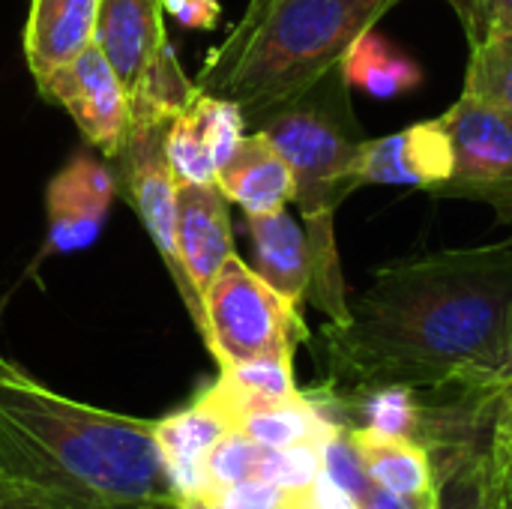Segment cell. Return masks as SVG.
<instances>
[{
    "instance_id": "cell-1",
    "label": "cell",
    "mask_w": 512,
    "mask_h": 509,
    "mask_svg": "<svg viewBox=\"0 0 512 509\" xmlns=\"http://www.w3.org/2000/svg\"><path fill=\"white\" fill-rule=\"evenodd\" d=\"M333 384L492 390L512 372V240L378 267L324 327Z\"/></svg>"
},
{
    "instance_id": "cell-2",
    "label": "cell",
    "mask_w": 512,
    "mask_h": 509,
    "mask_svg": "<svg viewBox=\"0 0 512 509\" xmlns=\"http://www.w3.org/2000/svg\"><path fill=\"white\" fill-rule=\"evenodd\" d=\"M0 483L54 509L174 504L156 420L69 399L3 351Z\"/></svg>"
},
{
    "instance_id": "cell-3",
    "label": "cell",
    "mask_w": 512,
    "mask_h": 509,
    "mask_svg": "<svg viewBox=\"0 0 512 509\" xmlns=\"http://www.w3.org/2000/svg\"><path fill=\"white\" fill-rule=\"evenodd\" d=\"M402 0H267L246 9L195 87L231 99L246 123L312 87Z\"/></svg>"
},
{
    "instance_id": "cell-4",
    "label": "cell",
    "mask_w": 512,
    "mask_h": 509,
    "mask_svg": "<svg viewBox=\"0 0 512 509\" xmlns=\"http://www.w3.org/2000/svg\"><path fill=\"white\" fill-rule=\"evenodd\" d=\"M249 123L279 147L294 174V204L312 249V285L306 300L318 306L330 324H345L348 297L333 219L339 204L360 189L357 162L366 144L351 105L345 66L336 63L312 87L261 111Z\"/></svg>"
},
{
    "instance_id": "cell-5",
    "label": "cell",
    "mask_w": 512,
    "mask_h": 509,
    "mask_svg": "<svg viewBox=\"0 0 512 509\" xmlns=\"http://www.w3.org/2000/svg\"><path fill=\"white\" fill-rule=\"evenodd\" d=\"M201 339L219 369L294 357V345L306 342L303 315H297L240 255H231L201 297Z\"/></svg>"
},
{
    "instance_id": "cell-6",
    "label": "cell",
    "mask_w": 512,
    "mask_h": 509,
    "mask_svg": "<svg viewBox=\"0 0 512 509\" xmlns=\"http://www.w3.org/2000/svg\"><path fill=\"white\" fill-rule=\"evenodd\" d=\"M168 117L138 111L132 114V129L123 144V150L111 159L117 183L123 198L138 213L141 225L147 228L165 270L171 273V282L195 324L201 327V300L195 288L189 285V276L180 264L177 249V177L171 171L168 153H165V132Z\"/></svg>"
},
{
    "instance_id": "cell-7",
    "label": "cell",
    "mask_w": 512,
    "mask_h": 509,
    "mask_svg": "<svg viewBox=\"0 0 512 509\" xmlns=\"http://www.w3.org/2000/svg\"><path fill=\"white\" fill-rule=\"evenodd\" d=\"M438 120L453 147V174L435 195L483 201L512 225V111L462 93Z\"/></svg>"
},
{
    "instance_id": "cell-8",
    "label": "cell",
    "mask_w": 512,
    "mask_h": 509,
    "mask_svg": "<svg viewBox=\"0 0 512 509\" xmlns=\"http://www.w3.org/2000/svg\"><path fill=\"white\" fill-rule=\"evenodd\" d=\"M39 93L57 102L75 120L84 141L108 162L123 150L132 129V99L96 42L54 69L39 84Z\"/></svg>"
},
{
    "instance_id": "cell-9",
    "label": "cell",
    "mask_w": 512,
    "mask_h": 509,
    "mask_svg": "<svg viewBox=\"0 0 512 509\" xmlns=\"http://www.w3.org/2000/svg\"><path fill=\"white\" fill-rule=\"evenodd\" d=\"M120 192L111 162L93 153H75L45 186V255L81 252L105 228Z\"/></svg>"
},
{
    "instance_id": "cell-10",
    "label": "cell",
    "mask_w": 512,
    "mask_h": 509,
    "mask_svg": "<svg viewBox=\"0 0 512 509\" xmlns=\"http://www.w3.org/2000/svg\"><path fill=\"white\" fill-rule=\"evenodd\" d=\"M237 423L219 396L204 387L189 405L156 420V444L168 480L174 486V504L186 507L198 498L204 480V462L213 447L234 432Z\"/></svg>"
},
{
    "instance_id": "cell-11",
    "label": "cell",
    "mask_w": 512,
    "mask_h": 509,
    "mask_svg": "<svg viewBox=\"0 0 512 509\" xmlns=\"http://www.w3.org/2000/svg\"><path fill=\"white\" fill-rule=\"evenodd\" d=\"M93 42L102 48L132 99L171 51L165 0H102Z\"/></svg>"
},
{
    "instance_id": "cell-12",
    "label": "cell",
    "mask_w": 512,
    "mask_h": 509,
    "mask_svg": "<svg viewBox=\"0 0 512 509\" xmlns=\"http://www.w3.org/2000/svg\"><path fill=\"white\" fill-rule=\"evenodd\" d=\"M453 174V147L441 120L414 123L396 135L375 138L363 144L357 162L360 186H417L435 195Z\"/></svg>"
},
{
    "instance_id": "cell-13",
    "label": "cell",
    "mask_w": 512,
    "mask_h": 509,
    "mask_svg": "<svg viewBox=\"0 0 512 509\" xmlns=\"http://www.w3.org/2000/svg\"><path fill=\"white\" fill-rule=\"evenodd\" d=\"M177 249L189 285L201 300L225 261L237 255L231 201L219 183H177Z\"/></svg>"
},
{
    "instance_id": "cell-14",
    "label": "cell",
    "mask_w": 512,
    "mask_h": 509,
    "mask_svg": "<svg viewBox=\"0 0 512 509\" xmlns=\"http://www.w3.org/2000/svg\"><path fill=\"white\" fill-rule=\"evenodd\" d=\"M348 441L369 486L399 498H420L438 489L435 456L423 441L372 426H351Z\"/></svg>"
},
{
    "instance_id": "cell-15",
    "label": "cell",
    "mask_w": 512,
    "mask_h": 509,
    "mask_svg": "<svg viewBox=\"0 0 512 509\" xmlns=\"http://www.w3.org/2000/svg\"><path fill=\"white\" fill-rule=\"evenodd\" d=\"M216 183L246 216H267L294 201V174L279 147L264 132H246L231 159L216 171Z\"/></svg>"
},
{
    "instance_id": "cell-16",
    "label": "cell",
    "mask_w": 512,
    "mask_h": 509,
    "mask_svg": "<svg viewBox=\"0 0 512 509\" xmlns=\"http://www.w3.org/2000/svg\"><path fill=\"white\" fill-rule=\"evenodd\" d=\"M99 3L102 0H30L24 57L36 84L93 45Z\"/></svg>"
},
{
    "instance_id": "cell-17",
    "label": "cell",
    "mask_w": 512,
    "mask_h": 509,
    "mask_svg": "<svg viewBox=\"0 0 512 509\" xmlns=\"http://www.w3.org/2000/svg\"><path fill=\"white\" fill-rule=\"evenodd\" d=\"M246 231L255 246V273L300 315L312 285V249L303 222L279 210L246 216Z\"/></svg>"
},
{
    "instance_id": "cell-18",
    "label": "cell",
    "mask_w": 512,
    "mask_h": 509,
    "mask_svg": "<svg viewBox=\"0 0 512 509\" xmlns=\"http://www.w3.org/2000/svg\"><path fill=\"white\" fill-rule=\"evenodd\" d=\"M237 429L270 450L327 447L345 426L327 414V402L300 393L297 399L243 411Z\"/></svg>"
},
{
    "instance_id": "cell-19",
    "label": "cell",
    "mask_w": 512,
    "mask_h": 509,
    "mask_svg": "<svg viewBox=\"0 0 512 509\" xmlns=\"http://www.w3.org/2000/svg\"><path fill=\"white\" fill-rule=\"evenodd\" d=\"M438 509H492V456L483 447L462 444L444 450L438 471Z\"/></svg>"
},
{
    "instance_id": "cell-20",
    "label": "cell",
    "mask_w": 512,
    "mask_h": 509,
    "mask_svg": "<svg viewBox=\"0 0 512 509\" xmlns=\"http://www.w3.org/2000/svg\"><path fill=\"white\" fill-rule=\"evenodd\" d=\"M342 66H345V75L351 84H360L363 90H369L378 99L399 96L420 81V69L411 60H405L402 54H396L375 33L360 36L351 45V51L345 54Z\"/></svg>"
},
{
    "instance_id": "cell-21",
    "label": "cell",
    "mask_w": 512,
    "mask_h": 509,
    "mask_svg": "<svg viewBox=\"0 0 512 509\" xmlns=\"http://www.w3.org/2000/svg\"><path fill=\"white\" fill-rule=\"evenodd\" d=\"M462 93L512 111V30H492L471 42Z\"/></svg>"
},
{
    "instance_id": "cell-22",
    "label": "cell",
    "mask_w": 512,
    "mask_h": 509,
    "mask_svg": "<svg viewBox=\"0 0 512 509\" xmlns=\"http://www.w3.org/2000/svg\"><path fill=\"white\" fill-rule=\"evenodd\" d=\"M165 153L177 183H216V162L195 114V99L168 123Z\"/></svg>"
},
{
    "instance_id": "cell-23",
    "label": "cell",
    "mask_w": 512,
    "mask_h": 509,
    "mask_svg": "<svg viewBox=\"0 0 512 509\" xmlns=\"http://www.w3.org/2000/svg\"><path fill=\"white\" fill-rule=\"evenodd\" d=\"M297 489H282L264 480H249V483H237L225 492H216L213 498H207L204 504H195L189 509H276L282 507Z\"/></svg>"
},
{
    "instance_id": "cell-24",
    "label": "cell",
    "mask_w": 512,
    "mask_h": 509,
    "mask_svg": "<svg viewBox=\"0 0 512 509\" xmlns=\"http://www.w3.org/2000/svg\"><path fill=\"white\" fill-rule=\"evenodd\" d=\"M450 3L468 30V42H477L492 30H512V0H450Z\"/></svg>"
},
{
    "instance_id": "cell-25",
    "label": "cell",
    "mask_w": 512,
    "mask_h": 509,
    "mask_svg": "<svg viewBox=\"0 0 512 509\" xmlns=\"http://www.w3.org/2000/svg\"><path fill=\"white\" fill-rule=\"evenodd\" d=\"M489 453L498 462H512V372L498 387V396H495L492 429H489Z\"/></svg>"
},
{
    "instance_id": "cell-26",
    "label": "cell",
    "mask_w": 512,
    "mask_h": 509,
    "mask_svg": "<svg viewBox=\"0 0 512 509\" xmlns=\"http://www.w3.org/2000/svg\"><path fill=\"white\" fill-rule=\"evenodd\" d=\"M360 509H438V489L432 495H420V498H399V495H387L375 486H366L357 495Z\"/></svg>"
},
{
    "instance_id": "cell-27",
    "label": "cell",
    "mask_w": 512,
    "mask_h": 509,
    "mask_svg": "<svg viewBox=\"0 0 512 509\" xmlns=\"http://www.w3.org/2000/svg\"><path fill=\"white\" fill-rule=\"evenodd\" d=\"M165 9L189 27H210L219 15L216 0H165Z\"/></svg>"
},
{
    "instance_id": "cell-28",
    "label": "cell",
    "mask_w": 512,
    "mask_h": 509,
    "mask_svg": "<svg viewBox=\"0 0 512 509\" xmlns=\"http://www.w3.org/2000/svg\"><path fill=\"white\" fill-rule=\"evenodd\" d=\"M492 509H512L510 477H507L504 465H498L495 459H492Z\"/></svg>"
},
{
    "instance_id": "cell-29",
    "label": "cell",
    "mask_w": 512,
    "mask_h": 509,
    "mask_svg": "<svg viewBox=\"0 0 512 509\" xmlns=\"http://www.w3.org/2000/svg\"><path fill=\"white\" fill-rule=\"evenodd\" d=\"M0 509H54V507H48V504H42V501H36V498H30V495H21V492H15V489H9V486H3V483H0Z\"/></svg>"
},
{
    "instance_id": "cell-30",
    "label": "cell",
    "mask_w": 512,
    "mask_h": 509,
    "mask_svg": "<svg viewBox=\"0 0 512 509\" xmlns=\"http://www.w3.org/2000/svg\"><path fill=\"white\" fill-rule=\"evenodd\" d=\"M276 509H318L315 507V486H309V489H297L282 507Z\"/></svg>"
},
{
    "instance_id": "cell-31",
    "label": "cell",
    "mask_w": 512,
    "mask_h": 509,
    "mask_svg": "<svg viewBox=\"0 0 512 509\" xmlns=\"http://www.w3.org/2000/svg\"><path fill=\"white\" fill-rule=\"evenodd\" d=\"M141 509H180L177 504H150V507H141Z\"/></svg>"
},
{
    "instance_id": "cell-32",
    "label": "cell",
    "mask_w": 512,
    "mask_h": 509,
    "mask_svg": "<svg viewBox=\"0 0 512 509\" xmlns=\"http://www.w3.org/2000/svg\"><path fill=\"white\" fill-rule=\"evenodd\" d=\"M495 459V456H492ZM498 462V459H495ZM498 465H504V471H507V477H510V486H512V462H498Z\"/></svg>"
},
{
    "instance_id": "cell-33",
    "label": "cell",
    "mask_w": 512,
    "mask_h": 509,
    "mask_svg": "<svg viewBox=\"0 0 512 509\" xmlns=\"http://www.w3.org/2000/svg\"><path fill=\"white\" fill-rule=\"evenodd\" d=\"M264 3H267V0H249V6H246V9H255V6H264Z\"/></svg>"
}]
</instances>
